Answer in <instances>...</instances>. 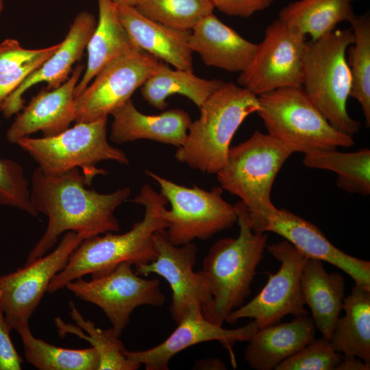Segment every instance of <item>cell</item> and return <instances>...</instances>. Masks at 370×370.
<instances>
[{
  "instance_id": "obj_1",
  "label": "cell",
  "mask_w": 370,
  "mask_h": 370,
  "mask_svg": "<svg viewBox=\"0 0 370 370\" xmlns=\"http://www.w3.org/2000/svg\"><path fill=\"white\" fill-rule=\"evenodd\" d=\"M92 179L79 168L60 173H45L39 167L34 169L31 201L38 214L48 217V224L25 264L45 256L65 232H74L84 240L119 231L114 212L130 197V188L99 193L87 188Z\"/></svg>"
},
{
  "instance_id": "obj_2",
  "label": "cell",
  "mask_w": 370,
  "mask_h": 370,
  "mask_svg": "<svg viewBox=\"0 0 370 370\" xmlns=\"http://www.w3.org/2000/svg\"><path fill=\"white\" fill-rule=\"evenodd\" d=\"M132 201L145 208L143 219L123 234L107 232L83 240L63 269L53 278L47 292L55 293L88 274L92 278L103 275L123 262L136 267L156 258L153 234L166 229L162 212L168 201L149 184L143 186Z\"/></svg>"
},
{
  "instance_id": "obj_3",
  "label": "cell",
  "mask_w": 370,
  "mask_h": 370,
  "mask_svg": "<svg viewBox=\"0 0 370 370\" xmlns=\"http://www.w3.org/2000/svg\"><path fill=\"white\" fill-rule=\"evenodd\" d=\"M234 207L238 236L217 241L205 256L201 271L212 295L211 303L201 312L207 319L221 325L251 294V283L267 246V234L251 229L245 205L239 201Z\"/></svg>"
},
{
  "instance_id": "obj_4",
  "label": "cell",
  "mask_w": 370,
  "mask_h": 370,
  "mask_svg": "<svg viewBox=\"0 0 370 370\" xmlns=\"http://www.w3.org/2000/svg\"><path fill=\"white\" fill-rule=\"evenodd\" d=\"M175 158L191 169L216 174L225 164L231 140L250 114L259 109L258 95L232 82H224L199 108Z\"/></svg>"
},
{
  "instance_id": "obj_5",
  "label": "cell",
  "mask_w": 370,
  "mask_h": 370,
  "mask_svg": "<svg viewBox=\"0 0 370 370\" xmlns=\"http://www.w3.org/2000/svg\"><path fill=\"white\" fill-rule=\"evenodd\" d=\"M352 29H334L316 40L306 41L303 56L302 88L312 103L338 131L353 136L360 123L347 108L352 75L347 50L354 42Z\"/></svg>"
},
{
  "instance_id": "obj_6",
  "label": "cell",
  "mask_w": 370,
  "mask_h": 370,
  "mask_svg": "<svg viewBox=\"0 0 370 370\" xmlns=\"http://www.w3.org/2000/svg\"><path fill=\"white\" fill-rule=\"evenodd\" d=\"M293 153L274 137L256 130L248 139L230 147L225 165L216 173L220 187L238 197L247 207L254 232L275 207L271 199L272 186Z\"/></svg>"
},
{
  "instance_id": "obj_7",
  "label": "cell",
  "mask_w": 370,
  "mask_h": 370,
  "mask_svg": "<svg viewBox=\"0 0 370 370\" xmlns=\"http://www.w3.org/2000/svg\"><path fill=\"white\" fill-rule=\"evenodd\" d=\"M259 115L267 130L293 153L348 148L352 136L334 127L312 103L302 86L278 88L258 95Z\"/></svg>"
},
{
  "instance_id": "obj_8",
  "label": "cell",
  "mask_w": 370,
  "mask_h": 370,
  "mask_svg": "<svg viewBox=\"0 0 370 370\" xmlns=\"http://www.w3.org/2000/svg\"><path fill=\"white\" fill-rule=\"evenodd\" d=\"M108 117L77 123L64 132L50 137H24L17 145L48 173H63L75 168L92 177L105 175L103 169L95 167L104 160L129 164L126 154L111 145L107 138Z\"/></svg>"
},
{
  "instance_id": "obj_9",
  "label": "cell",
  "mask_w": 370,
  "mask_h": 370,
  "mask_svg": "<svg viewBox=\"0 0 370 370\" xmlns=\"http://www.w3.org/2000/svg\"><path fill=\"white\" fill-rule=\"evenodd\" d=\"M145 173L159 184L160 193L171 204V209L164 208L162 213L168 238L174 245L208 239L237 222L235 207L223 198L220 186L210 190L195 185L190 188L153 171L145 170Z\"/></svg>"
},
{
  "instance_id": "obj_10",
  "label": "cell",
  "mask_w": 370,
  "mask_h": 370,
  "mask_svg": "<svg viewBox=\"0 0 370 370\" xmlns=\"http://www.w3.org/2000/svg\"><path fill=\"white\" fill-rule=\"evenodd\" d=\"M132 266L123 262L107 274L89 281L80 278L65 286L79 299L100 308L119 336L136 308L145 305L160 307L166 301L160 282L141 278Z\"/></svg>"
},
{
  "instance_id": "obj_11",
  "label": "cell",
  "mask_w": 370,
  "mask_h": 370,
  "mask_svg": "<svg viewBox=\"0 0 370 370\" xmlns=\"http://www.w3.org/2000/svg\"><path fill=\"white\" fill-rule=\"evenodd\" d=\"M306 36L279 18L265 29L247 66L240 73L239 86L256 95L282 88L302 86Z\"/></svg>"
},
{
  "instance_id": "obj_12",
  "label": "cell",
  "mask_w": 370,
  "mask_h": 370,
  "mask_svg": "<svg viewBox=\"0 0 370 370\" xmlns=\"http://www.w3.org/2000/svg\"><path fill=\"white\" fill-rule=\"evenodd\" d=\"M266 249L280 262L278 271L269 273L260 292L246 304L233 310L225 321L233 324L250 318L258 329L278 323L286 315H308L301 288V277L307 260L286 240L267 246Z\"/></svg>"
},
{
  "instance_id": "obj_13",
  "label": "cell",
  "mask_w": 370,
  "mask_h": 370,
  "mask_svg": "<svg viewBox=\"0 0 370 370\" xmlns=\"http://www.w3.org/2000/svg\"><path fill=\"white\" fill-rule=\"evenodd\" d=\"M82 241L75 232H68L49 254L0 275V302L10 331L29 325L51 280Z\"/></svg>"
},
{
  "instance_id": "obj_14",
  "label": "cell",
  "mask_w": 370,
  "mask_h": 370,
  "mask_svg": "<svg viewBox=\"0 0 370 370\" xmlns=\"http://www.w3.org/2000/svg\"><path fill=\"white\" fill-rule=\"evenodd\" d=\"M161 61L140 50L107 65L75 99V123L108 117L131 99Z\"/></svg>"
},
{
  "instance_id": "obj_15",
  "label": "cell",
  "mask_w": 370,
  "mask_h": 370,
  "mask_svg": "<svg viewBox=\"0 0 370 370\" xmlns=\"http://www.w3.org/2000/svg\"><path fill=\"white\" fill-rule=\"evenodd\" d=\"M153 241L156 258L134 267L136 273L145 276L156 274L167 282L172 291L171 313L177 323L193 306H200L201 310L208 306L212 295L202 272L194 271L197 254L194 243L175 245L168 238L165 229L156 231Z\"/></svg>"
},
{
  "instance_id": "obj_16",
  "label": "cell",
  "mask_w": 370,
  "mask_h": 370,
  "mask_svg": "<svg viewBox=\"0 0 370 370\" xmlns=\"http://www.w3.org/2000/svg\"><path fill=\"white\" fill-rule=\"evenodd\" d=\"M175 330L160 344L140 351L125 349L126 357L146 370H168L170 360L178 353L193 345L212 341L219 342L231 356L236 366L232 347L237 342L248 341L258 330L253 320L236 329H225L222 325L207 319L200 306L190 308L177 323Z\"/></svg>"
},
{
  "instance_id": "obj_17",
  "label": "cell",
  "mask_w": 370,
  "mask_h": 370,
  "mask_svg": "<svg viewBox=\"0 0 370 370\" xmlns=\"http://www.w3.org/2000/svg\"><path fill=\"white\" fill-rule=\"evenodd\" d=\"M277 234L308 258L330 263L350 276L355 284L370 288V262L338 249L314 224L284 208L275 207L256 232Z\"/></svg>"
},
{
  "instance_id": "obj_18",
  "label": "cell",
  "mask_w": 370,
  "mask_h": 370,
  "mask_svg": "<svg viewBox=\"0 0 370 370\" xmlns=\"http://www.w3.org/2000/svg\"><path fill=\"white\" fill-rule=\"evenodd\" d=\"M84 65L78 64L62 85L40 91L23 108L6 132L10 143L42 132L44 137L56 136L75 120V90Z\"/></svg>"
},
{
  "instance_id": "obj_19",
  "label": "cell",
  "mask_w": 370,
  "mask_h": 370,
  "mask_svg": "<svg viewBox=\"0 0 370 370\" xmlns=\"http://www.w3.org/2000/svg\"><path fill=\"white\" fill-rule=\"evenodd\" d=\"M97 21L90 12L77 14L57 50L32 72L4 101L0 111L9 119L24 108L23 94L34 85L46 82L49 89L62 85L70 77L73 64L79 60L95 29Z\"/></svg>"
},
{
  "instance_id": "obj_20",
  "label": "cell",
  "mask_w": 370,
  "mask_h": 370,
  "mask_svg": "<svg viewBox=\"0 0 370 370\" xmlns=\"http://www.w3.org/2000/svg\"><path fill=\"white\" fill-rule=\"evenodd\" d=\"M119 19L142 51L175 69L193 71L191 30L173 28L150 19L135 7L116 5Z\"/></svg>"
},
{
  "instance_id": "obj_21",
  "label": "cell",
  "mask_w": 370,
  "mask_h": 370,
  "mask_svg": "<svg viewBox=\"0 0 370 370\" xmlns=\"http://www.w3.org/2000/svg\"><path fill=\"white\" fill-rule=\"evenodd\" d=\"M111 115L110 139L117 144L147 139L178 148L184 144L192 122L188 113L178 108L156 115L143 114L131 99Z\"/></svg>"
},
{
  "instance_id": "obj_22",
  "label": "cell",
  "mask_w": 370,
  "mask_h": 370,
  "mask_svg": "<svg viewBox=\"0 0 370 370\" xmlns=\"http://www.w3.org/2000/svg\"><path fill=\"white\" fill-rule=\"evenodd\" d=\"M189 45L207 66L239 73L249 64L257 48V44L245 39L213 13L192 29Z\"/></svg>"
},
{
  "instance_id": "obj_23",
  "label": "cell",
  "mask_w": 370,
  "mask_h": 370,
  "mask_svg": "<svg viewBox=\"0 0 370 370\" xmlns=\"http://www.w3.org/2000/svg\"><path fill=\"white\" fill-rule=\"evenodd\" d=\"M316 327L307 315L258 329L248 341L245 359L251 369L271 370L315 337Z\"/></svg>"
},
{
  "instance_id": "obj_24",
  "label": "cell",
  "mask_w": 370,
  "mask_h": 370,
  "mask_svg": "<svg viewBox=\"0 0 370 370\" xmlns=\"http://www.w3.org/2000/svg\"><path fill=\"white\" fill-rule=\"evenodd\" d=\"M97 2L99 18L86 46L87 65L75 87V97L107 65L140 50L121 23L116 5L111 0H97Z\"/></svg>"
},
{
  "instance_id": "obj_25",
  "label": "cell",
  "mask_w": 370,
  "mask_h": 370,
  "mask_svg": "<svg viewBox=\"0 0 370 370\" xmlns=\"http://www.w3.org/2000/svg\"><path fill=\"white\" fill-rule=\"evenodd\" d=\"M301 288L316 329L329 339L343 310L345 291L343 276L338 272H327L320 260L307 258L301 273Z\"/></svg>"
},
{
  "instance_id": "obj_26",
  "label": "cell",
  "mask_w": 370,
  "mask_h": 370,
  "mask_svg": "<svg viewBox=\"0 0 370 370\" xmlns=\"http://www.w3.org/2000/svg\"><path fill=\"white\" fill-rule=\"evenodd\" d=\"M329 338L334 351L370 362V288L354 285Z\"/></svg>"
},
{
  "instance_id": "obj_27",
  "label": "cell",
  "mask_w": 370,
  "mask_h": 370,
  "mask_svg": "<svg viewBox=\"0 0 370 370\" xmlns=\"http://www.w3.org/2000/svg\"><path fill=\"white\" fill-rule=\"evenodd\" d=\"M223 83L218 79L199 77L190 71L171 69L160 62L142 85L140 92L151 106L160 110L167 107L166 99L173 94L187 97L199 108Z\"/></svg>"
},
{
  "instance_id": "obj_28",
  "label": "cell",
  "mask_w": 370,
  "mask_h": 370,
  "mask_svg": "<svg viewBox=\"0 0 370 370\" xmlns=\"http://www.w3.org/2000/svg\"><path fill=\"white\" fill-rule=\"evenodd\" d=\"M354 0H297L279 12L280 20L311 40L318 39L336 29L338 24L356 15Z\"/></svg>"
},
{
  "instance_id": "obj_29",
  "label": "cell",
  "mask_w": 370,
  "mask_h": 370,
  "mask_svg": "<svg viewBox=\"0 0 370 370\" xmlns=\"http://www.w3.org/2000/svg\"><path fill=\"white\" fill-rule=\"evenodd\" d=\"M303 164L308 168L335 172L336 186L349 193L370 194V150L367 148L353 152L320 150L304 155Z\"/></svg>"
},
{
  "instance_id": "obj_30",
  "label": "cell",
  "mask_w": 370,
  "mask_h": 370,
  "mask_svg": "<svg viewBox=\"0 0 370 370\" xmlns=\"http://www.w3.org/2000/svg\"><path fill=\"white\" fill-rule=\"evenodd\" d=\"M26 360L40 370H99V356L91 347L68 349L55 346L35 337L29 325L16 330Z\"/></svg>"
},
{
  "instance_id": "obj_31",
  "label": "cell",
  "mask_w": 370,
  "mask_h": 370,
  "mask_svg": "<svg viewBox=\"0 0 370 370\" xmlns=\"http://www.w3.org/2000/svg\"><path fill=\"white\" fill-rule=\"evenodd\" d=\"M70 314L77 326L56 318L59 334H73L89 342L99 354V370H136L140 367L138 363L126 357L123 344L112 328H98L95 323L83 317L73 302H70Z\"/></svg>"
},
{
  "instance_id": "obj_32",
  "label": "cell",
  "mask_w": 370,
  "mask_h": 370,
  "mask_svg": "<svg viewBox=\"0 0 370 370\" xmlns=\"http://www.w3.org/2000/svg\"><path fill=\"white\" fill-rule=\"evenodd\" d=\"M354 39L347 50L352 75L349 97L360 104L367 127L370 125V17L355 15L349 22Z\"/></svg>"
},
{
  "instance_id": "obj_33",
  "label": "cell",
  "mask_w": 370,
  "mask_h": 370,
  "mask_svg": "<svg viewBox=\"0 0 370 370\" xmlns=\"http://www.w3.org/2000/svg\"><path fill=\"white\" fill-rule=\"evenodd\" d=\"M135 8L150 19L184 30H192L214 10L212 0H140Z\"/></svg>"
},
{
  "instance_id": "obj_34",
  "label": "cell",
  "mask_w": 370,
  "mask_h": 370,
  "mask_svg": "<svg viewBox=\"0 0 370 370\" xmlns=\"http://www.w3.org/2000/svg\"><path fill=\"white\" fill-rule=\"evenodd\" d=\"M28 185L21 165L10 159L0 158V204L37 216Z\"/></svg>"
},
{
  "instance_id": "obj_35",
  "label": "cell",
  "mask_w": 370,
  "mask_h": 370,
  "mask_svg": "<svg viewBox=\"0 0 370 370\" xmlns=\"http://www.w3.org/2000/svg\"><path fill=\"white\" fill-rule=\"evenodd\" d=\"M342 357V354L334 350L330 340L322 336L282 361L274 369L335 370Z\"/></svg>"
},
{
  "instance_id": "obj_36",
  "label": "cell",
  "mask_w": 370,
  "mask_h": 370,
  "mask_svg": "<svg viewBox=\"0 0 370 370\" xmlns=\"http://www.w3.org/2000/svg\"><path fill=\"white\" fill-rule=\"evenodd\" d=\"M60 42L42 49L23 48L19 42L8 38L0 43V73L16 69L43 56L54 53Z\"/></svg>"
},
{
  "instance_id": "obj_37",
  "label": "cell",
  "mask_w": 370,
  "mask_h": 370,
  "mask_svg": "<svg viewBox=\"0 0 370 370\" xmlns=\"http://www.w3.org/2000/svg\"><path fill=\"white\" fill-rule=\"evenodd\" d=\"M53 53L43 56L13 71L0 73V108L4 101L23 81Z\"/></svg>"
},
{
  "instance_id": "obj_38",
  "label": "cell",
  "mask_w": 370,
  "mask_h": 370,
  "mask_svg": "<svg viewBox=\"0 0 370 370\" xmlns=\"http://www.w3.org/2000/svg\"><path fill=\"white\" fill-rule=\"evenodd\" d=\"M8 325L0 302V370H20L23 359L12 342Z\"/></svg>"
},
{
  "instance_id": "obj_39",
  "label": "cell",
  "mask_w": 370,
  "mask_h": 370,
  "mask_svg": "<svg viewBox=\"0 0 370 370\" xmlns=\"http://www.w3.org/2000/svg\"><path fill=\"white\" fill-rule=\"evenodd\" d=\"M275 0H212L214 8L233 16L249 17L269 8Z\"/></svg>"
},
{
  "instance_id": "obj_40",
  "label": "cell",
  "mask_w": 370,
  "mask_h": 370,
  "mask_svg": "<svg viewBox=\"0 0 370 370\" xmlns=\"http://www.w3.org/2000/svg\"><path fill=\"white\" fill-rule=\"evenodd\" d=\"M370 362H367L361 358L354 356L343 355L341 362L335 370H369Z\"/></svg>"
},
{
  "instance_id": "obj_41",
  "label": "cell",
  "mask_w": 370,
  "mask_h": 370,
  "mask_svg": "<svg viewBox=\"0 0 370 370\" xmlns=\"http://www.w3.org/2000/svg\"><path fill=\"white\" fill-rule=\"evenodd\" d=\"M195 367L199 369H226V366L224 362L217 358H206L197 361L195 364Z\"/></svg>"
},
{
  "instance_id": "obj_42",
  "label": "cell",
  "mask_w": 370,
  "mask_h": 370,
  "mask_svg": "<svg viewBox=\"0 0 370 370\" xmlns=\"http://www.w3.org/2000/svg\"><path fill=\"white\" fill-rule=\"evenodd\" d=\"M116 5L136 7L140 0H111Z\"/></svg>"
},
{
  "instance_id": "obj_43",
  "label": "cell",
  "mask_w": 370,
  "mask_h": 370,
  "mask_svg": "<svg viewBox=\"0 0 370 370\" xmlns=\"http://www.w3.org/2000/svg\"><path fill=\"white\" fill-rule=\"evenodd\" d=\"M3 7H4V0H0V14L3 10Z\"/></svg>"
}]
</instances>
